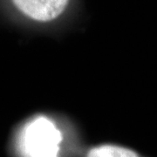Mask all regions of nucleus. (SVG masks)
<instances>
[{
	"label": "nucleus",
	"mask_w": 157,
	"mask_h": 157,
	"mask_svg": "<svg viewBox=\"0 0 157 157\" xmlns=\"http://www.w3.org/2000/svg\"><path fill=\"white\" fill-rule=\"evenodd\" d=\"M61 140V133L56 126L41 116L26 127L24 148L27 157H57Z\"/></svg>",
	"instance_id": "nucleus-1"
},
{
	"label": "nucleus",
	"mask_w": 157,
	"mask_h": 157,
	"mask_svg": "<svg viewBox=\"0 0 157 157\" xmlns=\"http://www.w3.org/2000/svg\"><path fill=\"white\" fill-rule=\"evenodd\" d=\"M11 6L25 17L39 22H49L59 17L69 0H9Z\"/></svg>",
	"instance_id": "nucleus-2"
}]
</instances>
